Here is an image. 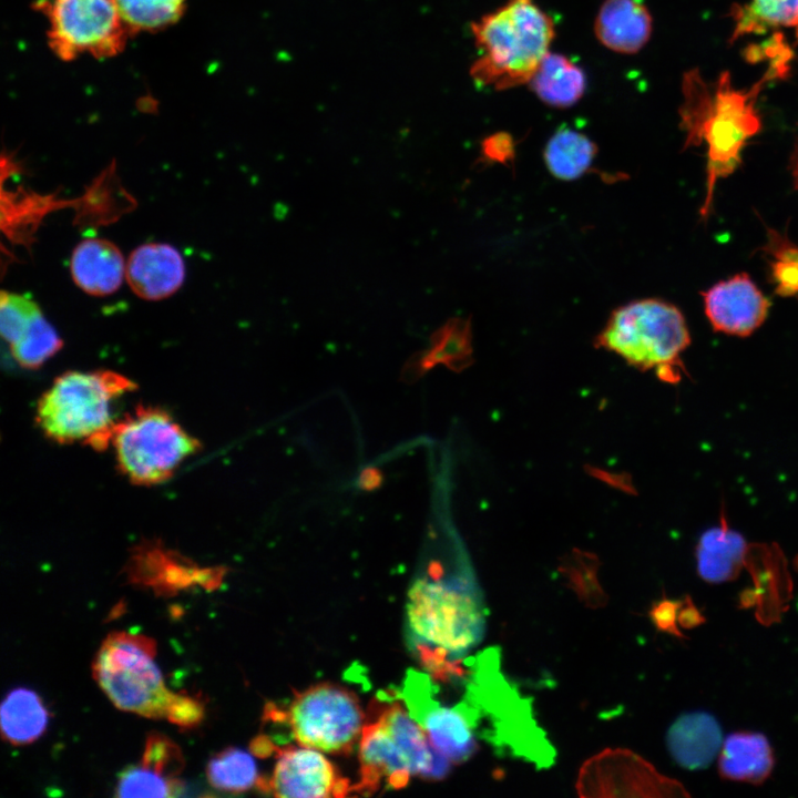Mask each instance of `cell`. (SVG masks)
Returning a JSON list of instances; mask_svg holds the SVG:
<instances>
[{
	"mask_svg": "<svg viewBox=\"0 0 798 798\" xmlns=\"http://www.w3.org/2000/svg\"><path fill=\"white\" fill-rule=\"evenodd\" d=\"M407 708L390 697L371 703L358 743L359 780L352 791L371 795L381 788L401 789L413 776L440 780L449 774L451 761Z\"/></svg>",
	"mask_w": 798,
	"mask_h": 798,
	"instance_id": "obj_1",
	"label": "cell"
},
{
	"mask_svg": "<svg viewBox=\"0 0 798 798\" xmlns=\"http://www.w3.org/2000/svg\"><path fill=\"white\" fill-rule=\"evenodd\" d=\"M478 58L470 76L495 91L528 84L555 37V24L535 0H505L471 22Z\"/></svg>",
	"mask_w": 798,
	"mask_h": 798,
	"instance_id": "obj_2",
	"label": "cell"
},
{
	"mask_svg": "<svg viewBox=\"0 0 798 798\" xmlns=\"http://www.w3.org/2000/svg\"><path fill=\"white\" fill-rule=\"evenodd\" d=\"M155 643L143 635L114 632L101 644L92 665L95 681L120 709L167 718L185 727L203 717L202 705L172 693L155 663Z\"/></svg>",
	"mask_w": 798,
	"mask_h": 798,
	"instance_id": "obj_3",
	"label": "cell"
},
{
	"mask_svg": "<svg viewBox=\"0 0 798 798\" xmlns=\"http://www.w3.org/2000/svg\"><path fill=\"white\" fill-rule=\"evenodd\" d=\"M765 80L745 92L734 90L728 73H724L715 90L710 91L697 72L692 71L684 76L681 117L687 135L686 143L695 145L705 141L708 147L706 203L715 181L737 166L745 142L759 130L754 102Z\"/></svg>",
	"mask_w": 798,
	"mask_h": 798,
	"instance_id": "obj_4",
	"label": "cell"
},
{
	"mask_svg": "<svg viewBox=\"0 0 798 798\" xmlns=\"http://www.w3.org/2000/svg\"><path fill=\"white\" fill-rule=\"evenodd\" d=\"M407 615L419 641L457 656L477 646L485 633L487 607L478 583L469 574L447 576L437 561L410 586Z\"/></svg>",
	"mask_w": 798,
	"mask_h": 798,
	"instance_id": "obj_5",
	"label": "cell"
},
{
	"mask_svg": "<svg viewBox=\"0 0 798 798\" xmlns=\"http://www.w3.org/2000/svg\"><path fill=\"white\" fill-rule=\"evenodd\" d=\"M470 667L466 699L475 709L479 726L488 722L483 737L500 751L538 767L550 766L555 750L533 718L531 700L521 696L500 672L499 649L481 652L471 658Z\"/></svg>",
	"mask_w": 798,
	"mask_h": 798,
	"instance_id": "obj_6",
	"label": "cell"
},
{
	"mask_svg": "<svg viewBox=\"0 0 798 798\" xmlns=\"http://www.w3.org/2000/svg\"><path fill=\"white\" fill-rule=\"evenodd\" d=\"M133 383L112 371H69L54 380L38 403L37 421L61 443L85 441L96 449L111 442L112 402Z\"/></svg>",
	"mask_w": 798,
	"mask_h": 798,
	"instance_id": "obj_7",
	"label": "cell"
},
{
	"mask_svg": "<svg viewBox=\"0 0 798 798\" xmlns=\"http://www.w3.org/2000/svg\"><path fill=\"white\" fill-rule=\"evenodd\" d=\"M689 341L679 309L664 300L646 298L613 310L595 345L641 370H656L663 380L677 381L679 356Z\"/></svg>",
	"mask_w": 798,
	"mask_h": 798,
	"instance_id": "obj_8",
	"label": "cell"
},
{
	"mask_svg": "<svg viewBox=\"0 0 798 798\" xmlns=\"http://www.w3.org/2000/svg\"><path fill=\"white\" fill-rule=\"evenodd\" d=\"M267 717L285 724L298 745L332 755L351 754L366 722L358 697L331 683L295 693L286 709L274 706Z\"/></svg>",
	"mask_w": 798,
	"mask_h": 798,
	"instance_id": "obj_9",
	"label": "cell"
},
{
	"mask_svg": "<svg viewBox=\"0 0 798 798\" xmlns=\"http://www.w3.org/2000/svg\"><path fill=\"white\" fill-rule=\"evenodd\" d=\"M111 441L121 470L139 484L165 481L200 447L167 412L156 408H140L115 423Z\"/></svg>",
	"mask_w": 798,
	"mask_h": 798,
	"instance_id": "obj_10",
	"label": "cell"
},
{
	"mask_svg": "<svg viewBox=\"0 0 798 798\" xmlns=\"http://www.w3.org/2000/svg\"><path fill=\"white\" fill-rule=\"evenodd\" d=\"M35 8L48 19L49 48L64 62L113 58L131 37L114 0H41Z\"/></svg>",
	"mask_w": 798,
	"mask_h": 798,
	"instance_id": "obj_11",
	"label": "cell"
},
{
	"mask_svg": "<svg viewBox=\"0 0 798 798\" xmlns=\"http://www.w3.org/2000/svg\"><path fill=\"white\" fill-rule=\"evenodd\" d=\"M581 797H654L682 794V786L658 774L628 749H605L587 759L576 782Z\"/></svg>",
	"mask_w": 798,
	"mask_h": 798,
	"instance_id": "obj_12",
	"label": "cell"
},
{
	"mask_svg": "<svg viewBox=\"0 0 798 798\" xmlns=\"http://www.w3.org/2000/svg\"><path fill=\"white\" fill-rule=\"evenodd\" d=\"M431 689L426 677L415 675L405 692L407 707L438 751L451 763H463L478 749L477 712L467 699L454 706L441 705L430 696Z\"/></svg>",
	"mask_w": 798,
	"mask_h": 798,
	"instance_id": "obj_13",
	"label": "cell"
},
{
	"mask_svg": "<svg viewBox=\"0 0 798 798\" xmlns=\"http://www.w3.org/2000/svg\"><path fill=\"white\" fill-rule=\"evenodd\" d=\"M276 764L258 789L276 797H344L352 791L335 765L320 750L300 746L277 747Z\"/></svg>",
	"mask_w": 798,
	"mask_h": 798,
	"instance_id": "obj_14",
	"label": "cell"
},
{
	"mask_svg": "<svg viewBox=\"0 0 798 798\" xmlns=\"http://www.w3.org/2000/svg\"><path fill=\"white\" fill-rule=\"evenodd\" d=\"M706 316L717 331L748 336L765 321L769 301L746 274L735 275L703 294Z\"/></svg>",
	"mask_w": 798,
	"mask_h": 798,
	"instance_id": "obj_15",
	"label": "cell"
},
{
	"mask_svg": "<svg viewBox=\"0 0 798 798\" xmlns=\"http://www.w3.org/2000/svg\"><path fill=\"white\" fill-rule=\"evenodd\" d=\"M125 278L140 298L161 300L180 289L185 278V264L172 245L146 243L130 254Z\"/></svg>",
	"mask_w": 798,
	"mask_h": 798,
	"instance_id": "obj_16",
	"label": "cell"
},
{
	"mask_svg": "<svg viewBox=\"0 0 798 798\" xmlns=\"http://www.w3.org/2000/svg\"><path fill=\"white\" fill-rule=\"evenodd\" d=\"M652 16L642 0H605L594 20V34L608 50L633 54L649 40Z\"/></svg>",
	"mask_w": 798,
	"mask_h": 798,
	"instance_id": "obj_17",
	"label": "cell"
},
{
	"mask_svg": "<svg viewBox=\"0 0 798 798\" xmlns=\"http://www.w3.org/2000/svg\"><path fill=\"white\" fill-rule=\"evenodd\" d=\"M125 265L115 244L103 238H86L73 249L70 269L80 289L101 297L120 288L125 276Z\"/></svg>",
	"mask_w": 798,
	"mask_h": 798,
	"instance_id": "obj_18",
	"label": "cell"
},
{
	"mask_svg": "<svg viewBox=\"0 0 798 798\" xmlns=\"http://www.w3.org/2000/svg\"><path fill=\"white\" fill-rule=\"evenodd\" d=\"M723 741L718 722L705 712L683 714L666 735L674 760L692 770L706 768L718 756Z\"/></svg>",
	"mask_w": 798,
	"mask_h": 798,
	"instance_id": "obj_19",
	"label": "cell"
},
{
	"mask_svg": "<svg viewBox=\"0 0 798 798\" xmlns=\"http://www.w3.org/2000/svg\"><path fill=\"white\" fill-rule=\"evenodd\" d=\"M774 767V754L768 739L755 732L728 735L718 754V771L727 780L761 784Z\"/></svg>",
	"mask_w": 798,
	"mask_h": 798,
	"instance_id": "obj_20",
	"label": "cell"
},
{
	"mask_svg": "<svg viewBox=\"0 0 798 798\" xmlns=\"http://www.w3.org/2000/svg\"><path fill=\"white\" fill-rule=\"evenodd\" d=\"M470 323L462 318H452L433 332L428 349L410 357L402 369L401 378L407 382L416 381L439 364L459 370L470 362Z\"/></svg>",
	"mask_w": 798,
	"mask_h": 798,
	"instance_id": "obj_21",
	"label": "cell"
},
{
	"mask_svg": "<svg viewBox=\"0 0 798 798\" xmlns=\"http://www.w3.org/2000/svg\"><path fill=\"white\" fill-rule=\"evenodd\" d=\"M749 546L746 540L723 522L705 531L696 548L697 571L710 583L735 579L745 565Z\"/></svg>",
	"mask_w": 798,
	"mask_h": 798,
	"instance_id": "obj_22",
	"label": "cell"
},
{
	"mask_svg": "<svg viewBox=\"0 0 798 798\" xmlns=\"http://www.w3.org/2000/svg\"><path fill=\"white\" fill-rule=\"evenodd\" d=\"M544 104L567 109L576 104L586 90L584 71L567 57L549 52L528 83Z\"/></svg>",
	"mask_w": 798,
	"mask_h": 798,
	"instance_id": "obj_23",
	"label": "cell"
},
{
	"mask_svg": "<svg viewBox=\"0 0 798 798\" xmlns=\"http://www.w3.org/2000/svg\"><path fill=\"white\" fill-rule=\"evenodd\" d=\"M2 737L12 745L33 743L45 732L49 713L32 689L17 687L3 698L0 708Z\"/></svg>",
	"mask_w": 798,
	"mask_h": 798,
	"instance_id": "obj_24",
	"label": "cell"
},
{
	"mask_svg": "<svg viewBox=\"0 0 798 798\" xmlns=\"http://www.w3.org/2000/svg\"><path fill=\"white\" fill-rule=\"evenodd\" d=\"M596 154L597 146L586 134L562 126L546 142L543 158L554 177L573 181L592 171Z\"/></svg>",
	"mask_w": 798,
	"mask_h": 798,
	"instance_id": "obj_25",
	"label": "cell"
},
{
	"mask_svg": "<svg viewBox=\"0 0 798 798\" xmlns=\"http://www.w3.org/2000/svg\"><path fill=\"white\" fill-rule=\"evenodd\" d=\"M206 776L215 789L234 794L258 787L262 779L252 755L237 747L215 754L208 760Z\"/></svg>",
	"mask_w": 798,
	"mask_h": 798,
	"instance_id": "obj_26",
	"label": "cell"
},
{
	"mask_svg": "<svg viewBox=\"0 0 798 798\" xmlns=\"http://www.w3.org/2000/svg\"><path fill=\"white\" fill-rule=\"evenodd\" d=\"M130 33L158 32L177 23L186 11V0H114Z\"/></svg>",
	"mask_w": 798,
	"mask_h": 798,
	"instance_id": "obj_27",
	"label": "cell"
},
{
	"mask_svg": "<svg viewBox=\"0 0 798 798\" xmlns=\"http://www.w3.org/2000/svg\"><path fill=\"white\" fill-rule=\"evenodd\" d=\"M733 39L777 27L798 25V0H750L734 10Z\"/></svg>",
	"mask_w": 798,
	"mask_h": 798,
	"instance_id": "obj_28",
	"label": "cell"
},
{
	"mask_svg": "<svg viewBox=\"0 0 798 798\" xmlns=\"http://www.w3.org/2000/svg\"><path fill=\"white\" fill-rule=\"evenodd\" d=\"M63 346L53 326L41 314L35 317L23 334L10 345L17 362L28 369L42 366Z\"/></svg>",
	"mask_w": 798,
	"mask_h": 798,
	"instance_id": "obj_29",
	"label": "cell"
},
{
	"mask_svg": "<svg viewBox=\"0 0 798 798\" xmlns=\"http://www.w3.org/2000/svg\"><path fill=\"white\" fill-rule=\"evenodd\" d=\"M560 570L585 606L601 608L607 604L608 596L596 577L597 562L594 556L577 552Z\"/></svg>",
	"mask_w": 798,
	"mask_h": 798,
	"instance_id": "obj_30",
	"label": "cell"
},
{
	"mask_svg": "<svg viewBox=\"0 0 798 798\" xmlns=\"http://www.w3.org/2000/svg\"><path fill=\"white\" fill-rule=\"evenodd\" d=\"M183 790L177 779L158 775L140 763L129 766L119 776L116 797H172Z\"/></svg>",
	"mask_w": 798,
	"mask_h": 798,
	"instance_id": "obj_31",
	"label": "cell"
},
{
	"mask_svg": "<svg viewBox=\"0 0 798 798\" xmlns=\"http://www.w3.org/2000/svg\"><path fill=\"white\" fill-rule=\"evenodd\" d=\"M41 314L38 304L29 297L2 290L0 295V331L2 338L9 345L13 344L32 320Z\"/></svg>",
	"mask_w": 798,
	"mask_h": 798,
	"instance_id": "obj_32",
	"label": "cell"
},
{
	"mask_svg": "<svg viewBox=\"0 0 798 798\" xmlns=\"http://www.w3.org/2000/svg\"><path fill=\"white\" fill-rule=\"evenodd\" d=\"M777 258L773 275L779 294L792 295L798 293V248L790 247L779 250Z\"/></svg>",
	"mask_w": 798,
	"mask_h": 798,
	"instance_id": "obj_33",
	"label": "cell"
},
{
	"mask_svg": "<svg viewBox=\"0 0 798 798\" xmlns=\"http://www.w3.org/2000/svg\"><path fill=\"white\" fill-rule=\"evenodd\" d=\"M484 160L508 164L514 158L515 147L513 137L507 132H498L487 136L482 143Z\"/></svg>",
	"mask_w": 798,
	"mask_h": 798,
	"instance_id": "obj_34",
	"label": "cell"
},
{
	"mask_svg": "<svg viewBox=\"0 0 798 798\" xmlns=\"http://www.w3.org/2000/svg\"><path fill=\"white\" fill-rule=\"evenodd\" d=\"M678 606V603L667 598L654 604L649 612V616L655 626L663 632L681 636V633L675 625Z\"/></svg>",
	"mask_w": 798,
	"mask_h": 798,
	"instance_id": "obj_35",
	"label": "cell"
},
{
	"mask_svg": "<svg viewBox=\"0 0 798 798\" xmlns=\"http://www.w3.org/2000/svg\"><path fill=\"white\" fill-rule=\"evenodd\" d=\"M383 482V475L379 468L376 467H366L364 468L358 478H357V487L358 489L362 491H375L381 487Z\"/></svg>",
	"mask_w": 798,
	"mask_h": 798,
	"instance_id": "obj_36",
	"label": "cell"
},
{
	"mask_svg": "<svg viewBox=\"0 0 798 798\" xmlns=\"http://www.w3.org/2000/svg\"><path fill=\"white\" fill-rule=\"evenodd\" d=\"M792 172H794V176H795V180H796V183H797V186H798V147H797L796 153H795Z\"/></svg>",
	"mask_w": 798,
	"mask_h": 798,
	"instance_id": "obj_37",
	"label": "cell"
},
{
	"mask_svg": "<svg viewBox=\"0 0 798 798\" xmlns=\"http://www.w3.org/2000/svg\"><path fill=\"white\" fill-rule=\"evenodd\" d=\"M796 34H797V39H798V25L796 27Z\"/></svg>",
	"mask_w": 798,
	"mask_h": 798,
	"instance_id": "obj_38",
	"label": "cell"
},
{
	"mask_svg": "<svg viewBox=\"0 0 798 798\" xmlns=\"http://www.w3.org/2000/svg\"><path fill=\"white\" fill-rule=\"evenodd\" d=\"M797 566H798V559H797Z\"/></svg>",
	"mask_w": 798,
	"mask_h": 798,
	"instance_id": "obj_39",
	"label": "cell"
}]
</instances>
